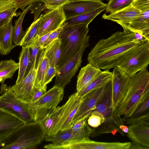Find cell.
Listing matches in <instances>:
<instances>
[{
    "instance_id": "obj_37",
    "label": "cell",
    "mask_w": 149,
    "mask_h": 149,
    "mask_svg": "<svg viewBox=\"0 0 149 149\" xmlns=\"http://www.w3.org/2000/svg\"><path fill=\"white\" fill-rule=\"evenodd\" d=\"M70 0H39L43 3L45 7L49 10L57 9L62 7Z\"/></svg>"
},
{
    "instance_id": "obj_6",
    "label": "cell",
    "mask_w": 149,
    "mask_h": 149,
    "mask_svg": "<svg viewBox=\"0 0 149 149\" xmlns=\"http://www.w3.org/2000/svg\"><path fill=\"white\" fill-rule=\"evenodd\" d=\"M64 88L54 85L37 100L29 102V108L35 121L39 122L62 100Z\"/></svg>"
},
{
    "instance_id": "obj_28",
    "label": "cell",
    "mask_w": 149,
    "mask_h": 149,
    "mask_svg": "<svg viewBox=\"0 0 149 149\" xmlns=\"http://www.w3.org/2000/svg\"><path fill=\"white\" fill-rule=\"evenodd\" d=\"M19 64L12 59L1 61L0 62V83L4 84L5 80L13 77L18 69Z\"/></svg>"
},
{
    "instance_id": "obj_21",
    "label": "cell",
    "mask_w": 149,
    "mask_h": 149,
    "mask_svg": "<svg viewBox=\"0 0 149 149\" xmlns=\"http://www.w3.org/2000/svg\"><path fill=\"white\" fill-rule=\"evenodd\" d=\"M141 12L140 10L131 4L124 8L109 15L104 14L102 17L103 19L111 20L119 24H127Z\"/></svg>"
},
{
    "instance_id": "obj_26",
    "label": "cell",
    "mask_w": 149,
    "mask_h": 149,
    "mask_svg": "<svg viewBox=\"0 0 149 149\" xmlns=\"http://www.w3.org/2000/svg\"><path fill=\"white\" fill-rule=\"evenodd\" d=\"M106 7H102L91 12L66 19L63 24L70 26L82 24H89L97 16L105 9Z\"/></svg>"
},
{
    "instance_id": "obj_49",
    "label": "cell",
    "mask_w": 149,
    "mask_h": 149,
    "mask_svg": "<svg viewBox=\"0 0 149 149\" xmlns=\"http://www.w3.org/2000/svg\"><path fill=\"white\" fill-rule=\"evenodd\" d=\"M120 128L124 133H127L128 131V126L124 124L121 125L120 126Z\"/></svg>"
},
{
    "instance_id": "obj_32",
    "label": "cell",
    "mask_w": 149,
    "mask_h": 149,
    "mask_svg": "<svg viewBox=\"0 0 149 149\" xmlns=\"http://www.w3.org/2000/svg\"><path fill=\"white\" fill-rule=\"evenodd\" d=\"M30 55V47H22V49L19 58V71L15 84L19 83L25 77L26 70L29 64Z\"/></svg>"
},
{
    "instance_id": "obj_40",
    "label": "cell",
    "mask_w": 149,
    "mask_h": 149,
    "mask_svg": "<svg viewBox=\"0 0 149 149\" xmlns=\"http://www.w3.org/2000/svg\"><path fill=\"white\" fill-rule=\"evenodd\" d=\"M62 25L59 28L52 32L48 36L46 40L42 46L40 48L42 49H45L54 40L58 38V36L63 28Z\"/></svg>"
},
{
    "instance_id": "obj_36",
    "label": "cell",
    "mask_w": 149,
    "mask_h": 149,
    "mask_svg": "<svg viewBox=\"0 0 149 149\" xmlns=\"http://www.w3.org/2000/svg\"><path fill=\"white\" fill-rule=\"evenodd\" d=\"M122 119L124 125H131L141 123H149L148 111L137 117L127 119Z\"/></svg>"
},
{
    "instance_id": "obj_27",
    "label": "cell",
    "mask_w": 149,
    "mask_h": 149,
    "mask_svg": "<svg viewBox=\"0 0 149 149\" xmlns=\"http://www.w3.org/2000/svg\"><path fill=\"white\" fill-rule=\"evenodd\" d=\"M31 50L29 64L26 70L25 77L33 69L36 70L43 58V52L44 49H41L36 41L33 42L30 47Z\"/></svg>"
},
{
    "instance_id": "obj_42",
    "label": "cell",
    "mask_w": 149,
    "mask_h": 149,
    "mask_svg": "<svg viewBox=\"0 0 149 149\" xmlns=\"http://www.w3.org/2000/svg\"><path fill=\"white\" fill-rule=\"evenodd\" d=\"M131 4L141 12L149 9V0H134Z\"/></svg>"
},
{
    "instance_id": "obj_30",
    "label": "cell",
    "mask_w": 149,
    "mask_h": 149,
    "mask_svg": "<svg viewBox=\"0 0 149 149\" xmlns=\"http://www.w3.org/2000/svg\"><path fill=\"white\" fill-rule=\"evenodd\" d=\"M43 14L36 19L34 20L25 32L20 42L18 45L22 47H30L36 36Z\"/></svg>"
},
{
    "instance_id": "obj_8",
    "label": "cell",
    "mask_w": 149,
    "mask_h": 149,
    "mask_svg": "<svg viewBox=\"0 0 149 149\" xmlns=\"http://www.w3.org/2000/svg\"><path fill=\"white\" fill-rule=\"evenodd\" d=\"M149 63V41L141 44L118 66L130 77L147 69Z\"/></svg>"
},
{
    "instance_id": "obj_45",
    "label": "cell",
    "mask_w": 149,
    "mask_h": 149,
    "mask_svg": "<svg viewBox=\"0 0 149 149\" xmlns=\"http://www.w3.org/2000/svg\"><path fill=\"white\" fill-rule=\"evenodd\" d=\"M16 6L14 2L9 0H0V12Z\"/></svg>"
},
{
    "instance_id": "obj_15",
    "label": "cell",
    "mask_w": 149,
    "mask_h": 149,
    "mask_svg": "<svg viewBox=\"0 0 149 149\" xmlns=\"http://www.w3.org/2000/svg\"><path fill=\"white\" fill-rule=\"evenodd\" d=\"M95 128H91L87 123L84 127L78 132H73L70 129L59 132L56 134L45 137L46 141L56 143L76 140L88 139Z\"/></svg>"
},
{
    "instance_id": "obj_9",
    "label": "cell",
    "mask_w": 149,
    "mask_h": 149,
    "mask_svg": "<svg viewBox=\"0 0 149 149\" xmlns=\"http://www.w3.org/2000/svg\"><path fill=\"white\" fill-rule=\"evenodd\" d=\"M90 36H87L77 53L58 70L54 85L63 88L69 84L81 66V58L86 48L89 46Z\"/></svg>"
},
{
    "instance_id": "obj_2",
    "label": "cell",
    "mask_w": 149,
    "mask_h": 149,
    "mask_svg": "<svg viewBox=\"0 0 149 149\" xmlns=\"http://www.w3.org/2000/svg\"><path fill=\"white\" fill-rule=\"evenodd\" d=\"M149 97V72L141 70L130 77L128 89L116 109L122 119L130 118L138 107Z\"/></svg>"
},
{
    "instance_id": "obj_23",
    "label": "cell",
    "mask_w": 149,
    "mask_h": 149,
    "mask_svg": "<svg viewBox=\"0 0 149 149\" xmlns=\"http://www.w3.org/2000/svg\"><path fill=\"white\" fill-rule=\"evenodd\" d=\"M112 83L111 80L107 83L98 99L96 108L93 111L102 113L105 118L109 116L112 112Z\"/></svg>"
},
{
    "instance_id": "obj_25",
    "label": "cell",
    "mask_w": 149,
    "mask_h": 149,
    "mask_svg": "<svg viewBox=\"0 0 149 149\" xmlns=\"http://www.w3.org/2000/svg\"><path fill=\"white\" fill-rule=\"evenodd\" d=\"M61 53V41L58 38L44 49L43 57L47 58L50 65L57 68Z\"/></svg>"
},
{
    "instance_id": "obj_11",
    "label": "cell",
    "mask_w": 149,
    "mask_h": 149,
    "mask_svg": "<svg viewBox=\"0 0 149 149\" xmlns=\"http://www.w3.org/2000/svg\"><path fill=\"white\" fill-rule=\"evenodd\" d=\"M112 83V109H116L125 95L129 87L130 77L118 67L113 68Z\"/></svg>"
},
{
    "instance_id": "obj_38",
    "label": "cell",
    "mask_w": 149,
    "mask_h": 149,
    "mask_svg": "<svg viewBox=\"0 0 149 149\" xmlns=\"http://www.w3.org/2000/svg\"><path fill=\"white\" fill-rule=\"evenodd\" d=\"M18 8L14 6L0 12V25L11 17L16 15V12Z\"/></svg>"
},
{
    "instance_id": "obj_41",
    "label": "cell",
    "mask_w": 149,
    "mask_h": 149,
    "mask_svg": "<svg viewBox=\"0 0 149 149\" xmlns=\"http://www.w3.org/2000/svg\"><path fill=\"white\" fill-rule=\"evenodd\" d=\"M58 70L57 68L50 65L47 70L44 81V85H47L51 82L53 78L56 75Z\"/></svg>"
},
{
    "instance_id": "obj_20",
    "label": "cell",
    "mask_w": 149,
    "mask_h": 149,
    "mask_svg": "<svg viewBox=\"0 0 149 149\" xmlns=\"http://www.w3.org/2000/svg\"><path fill=\"white\" fill-rule=\"evenodd\" d=\"M24 123L16 117L0 110V142Z\"/></svg>"
},
{
    "instance_id": "obj_3",
    "label": "cell",
    "mask_w": 149,
    "mask_h": 149,
    "mask_svg": "<svg viewBox=\"0 0 149 149\" xmlns=\"http://www.w3.org/2000/svg\"><path fill=\"white\" fill-rule=\"evenodd\" d=\"M46 136L45 130L40 122L24 123L0 142V149H35Z\"/></svg>"
},
{
    "instance_id": "obj_50",
    "label": "cell",
    "mask_w": 149,
    "mask_h": 149,
    "mask_svg": "<svg viewBox=\"0 0 149 149\" xmlns=\"http://www.w3.org/2000/svg\"><path fill=\"white\" fill-rule=\"evenodd\" d=\"M98 0V1H101V0Z\"/></svg>"
},
{
    "instance_id": "obj_18",
    "label": "cell",
    "mask_w": 149,
    "mask_h": 149,
    "mask_svg": "<svg viewBox=\"0 0 149 149\" xmlns=\"http://www.w3.org/2000/svg\"><path fill=\"white\" fill-rule=\"evenodd\" d=\"M119 24L123 30L137 32L149 38V9L141 11L128 24Z\"/></svg>"
},
{
    "instance_id": "obj_10",
    "label": "cell",
    "mask_w": 149,
    "mask_h": 149,
    "mask_svg": "<svg viewBox=\"0 0 149 149\" xmlns=\"http://www.w3.org/2000/svg\"><path fill=\"white\" fill-rule=\"evenodd\" d=\"M66 19L62 7L56 9L49 10L43 14L33 42L45 34L54 31L59 28Z\"/></svg>"
},
{
    "instance_id": "obj_43",
    "label": "cell",
    "mask_w": 149,
    "mask_h": 149,
    "mask_svg": "<svg viewBox=\"0 0 149 149\" xmlns=\"http://www.w3.org/2000/svg\"><path fill=\"white\" fill-rule=\"evenodd\" d=\"M13 1L18 8L24 10L26 7L39 1V0H9Z\"/></svg>"
},
{
    "instance_id": "obj_12",
    "label": "cell",
    "mask_w": 149,
    "mask_h": 149,
    "mask_svg": "<svg viewBox=\"0 0 149 149\" xmlns=\"http://www.w3.org/2000/svg\"><path fill=\"white\" fill-rule=\"evenodd\" d=\"M107 4L101 1L70 0L63 6L66 19L93 11Z\"/></svg>"
},
{
    "instance_id": "obj_44",
    "label": "cell",
    "mask_w": 149,
    "mask_h": 149,
    "mask_svg": "<svg viewBox=\"0 0 149 149\" xmlns=\"http://www.w3.org/2000/svg\"><path fill=\"white\" fill-rule=\"evenodd\" d=\"M87 118L83 119L74 124L70 128L73 132H78L81 130L87 123Z\"/></svg>"
},
{
    "instance_id": "obj_13",
    "label": "cell",
    "mask_w": 149,
    "mask_h": 149,
    "mask_svg": "<svg viewBox=\"0 0 149 149\" xmlns=\"http://www.w3.org/2000/svg\"><path fill=\"white\" fill-rule=\"evenodd\" d=\"M106 84L88 93L83 97L72 121V125L84 118H88L96 108L97 101Z\"/></svg>"
},
{
    "instance_id": "obj_35",
    "label": "cell",
    "mask_w": 149,
    "mask_h": 149,
    "mask_svg": "<svg viewBox=\"0 0 149 149\" xmlns=\"http://www.w3.org/2000/svg\"><path fill=\"white\" fill-rule=\"evenodd\" d=\"M105 120V117L100 112L97 111H93L90 116L87 119V122L90 126L94 128L99 127Z\"/></svg>"
},
{
    "instance_id": "obj_48",
    "label": "cell",
    "mask_w": 149,
    "mask_h": 149,
    "mask_svg": "<svg viewBox=\"0 0 149 149\" xmlns=\"http://www.w3.org/2000/svg\"><path fill=\"white\" fill-rule=\"evenodd\" d=\"M46 91L42 89L38 90L34 94L31 102L35 101L39 99L45 93Z\"/></svg>"
},
{
    "instance_id": "obj_19",
    "label": "cell",
    "mask_w": 149,
    "mask_h": 149,
    "mask_svg": "<svg viewBox=\"0 0 149 149\" xmlns=\"http://www.w3.org/2000/svg\"><path fill=\"white\" fill-rule=\"evenodd\" d=\"M127 136L132 141L149 148V123L129 125Z\"/></svg>"
},
{
    "instance_id": "obj_16",
    "label": "cell",
    "mask_w": 149,
    "mask_h": 149,
    "mask_svg": "<svg viewBox=\"0 0 149 149\" xmlns=\"http://www.w3.org/2000/svg\"><path fill=\"white\" fill-rule=\"evenodd\" d=\"M123 124L121 117L115 110L112 111L109 116L105 118L104 122L95 128L90 137L93 138L107 134L115 135L117 132L124 135V133L120 128V126Z\"/></svg>"
},
{
    "instance_id": "obj_24",
    "label": "cell",
    "mask_w": 149,
    "mask_h": 149,
    "mask_svg": "<svg viewBox=\"0 0 149 149\" xmlns=\"http://www.w3.org/2000/svg\"><path fill=\"white\" fill-rule=\"evenodd\" d=\"M112 72L109 70H104L94 80L85 88L78 92H76L77 96L83 97L86 95L93 91L100 88L111 80Z\"/></svg>"
},
{
    "instance_id": "obj_7",
    "label": "cell",
    "mask_w": 149,
    "mask_h": 149,
    "mask_svg": "<svg viewBox=\"0 0 149 149\" xmlns=\"http://www.w3.org/2000/svg\"><path fill=\"white\" fill-rule=\"evenodd\" d=\"M83 97H78L77 93H75L69 96L64 104L59 106L56 121L49 136L70 128L73 118Z\"/></svg>"
},
{
    "instance_id": "obj_5",
    "label": "cell",
    "mask_w": 149,
    "mask_h": 149,
    "mask_svg": "<svg viewBox=\"0 0 149 149\" xmlns=\"http://www.w3.org/2000/svg\"><path fill=\"white\" fill-rule=\"evenodd\" d=\"M0 110L12 115L25 123L35 122L29 108V102L17 96L11 86L1 84L0 91Z\"/></svg>"
},
{
    "instance_id": "obj_39",
    "label": "cell",
    "mask_w": 149,
    "mask_h": 149,
    "mask_svg": "<svg viewBox=\"0 0 149 149\" xmlns=\"http://www.w3.org/2000/svg\"><path fill=\"white\" fill-rule=\"evenodd\" d=\"M149 97L136 109L130 118H134L144 114L145 112L149 109Z\"/></svg>"
},
{
    "instance_id": "obj_46",
    "label": "cell",
    "mask_w": 149,
    "mask_h": 149,
    "mask_svg": "<svg viewBox=\"0 0 149 149\" xmlns=\"http://www.w3.org/2000/svg\"><path fill=\"white\" fill-rule=\"evenodd\" d=\"M52 31H50L45 34V35L40 37L38 39L35 41H36L37 42L38 44L40 46V48H41V47L42 46V45L45 43L49 35Z\"/></svg>"
},
{
    "instance_id": "obj_1",
    "label": "cell",
    "mask_w": 149,
    "mask_h": 149,
    "mask_svg": "<svg viewBox=\"0 0 149 149\" xmlns=\"http://www.w3.org/2000/svg\"><path fill=\"white\" fill-rule=\"evenodd\" d=\"M142 43L133 32L117 31L99 41L89 53L88 61L100 69L109 70L118 66Z\"/></svg>"
},
{
    "instance_id": "obj_22",
    "label": "cell",
    "mask_w": 149,
    "mask_h": 149,
    "mask_svg": "<svg viewBox=\"0 0 149 149\" xmlns=\"http://www.w3.org/2000/svg\"><path fill=\"white\" fill-rule=\"evenodd\" d=\"M102 72L99 68L89 63L82 68L77 77V92L86 86L96 78Z\"/></svg>"
},
{
    "instance_id": "obj_29",
    "label": "cell",
    "mask_w": 149,
    "mask_h": 149,
    "mask_svg": "<svg viewBox=\"0 0 149 149\" xmlns=\"http://www.w3.org/2000/svg\"><path fill=\"white\" fill-rule=\"evenodd\" d=\"M49 66L48 59L46 57H43L36 70L34 86L36 89L46 91L47 88L44 85V81L47 70Z\"/></svg>"
},
{
    "instance_id": "obj_17",
    "label": "cell",
    "mask_w": 149,
    "mask_h": 149,
    "mask_svg": "<svg viewBox=\"0 0 149 149\" xmlns=\"http://www.w3.org/2000/svg\"><path fill=\"white\" fill-rule=\"evenodd\" d=\"M13 17H11L0 25V54L2 55L8 54L17 46L13 42Z\"/></svg>"
},
{
    "instance_id": "obj_34",
    "label": "cell",
    "mask_w": 149,
    "mask_h": 149,
    "mask_svg": "<svg viewBox=\"0 0 149 149\" xmlns=\"http://www.w3.org/2000/svg\"><path fill=\"white\" fill-rule=\"evenodd\" d=\"M134 0H110L107 4L105 12L111 14L124 8L132 3Z\"/></svg>"
},
{
    "instance_id": "obj_14",
    "label": "cell",
    "mask_w": 149,
    "mask_h": 149,
    "mask_svg": "<svg viewBox=\"0 0 149 149\" xmlns=\"http://www.w3.org/2000/svg\"><path fill=\"white\" fill-rule=\"evenodd\" d=\"M36 73V70L33 69L19 83L11 86L14 93L24 101L31 102L34 94L39 90L34 86Z\"/></svg>"
},
{
    "instance_id": "obj_31",
    "label": "cell",
    "mask_w": 149,
    "mask_h": 149,
    "mask_svg": "<svg viewBox=\"0 0 149 149\" xmlns=\"http://www.w3.org/2000/svg\"><path fill=\"white\" fill-rule=\"evenodd\" d=\"M36 3L29 5L20 14L19 16L15 22L13 32V42L16 45L19 43L22 40L25 33L22 28V25L24 18L28 11Z\"/></svg>"
},
{
    "instance_id": "obj_47",
    "label": "cell",
    "mask_w": 149,
    "mask_h": 149,
    "mask_svg": "<svg viewBox=\"0 0 149 149\" xmlns=\"http://www.w3.org/2000/svg\"><path fill=\"white\" fill-rule=\"evenodd\" d=\"M129 149H149L143 145L133 141L131 142L130 145Z\"/></svg>"
},
{
    "instance_id": "obj_4",
    "label": "cell",
    "mask_w": 149,
    "mask_h": 149,
    "mask_svg": "<svg viewBox=\"0 0 149 149\" xmlns=\"http://www.w3.org/2000/svg\"><path fill=\"white\" fill-rule=\"evenodd\" d=\"M89 24H82L63 26L58 36L61 53L57 69H59L78 52L89 31Z\"/></svg>"
},
{
    "instance_id": "obj_33",
    "label": "cell",
    "mask_w": 149,
    "mask_h": 149,
    "mask_svg": "<svg viewBox=\"0 0 149 149\" xmlns=\"http://www.w3.org/2000/svg\"><path fill=\"white\" fill-rule=\"evenodd\" d=\"M59 106L51 109L39 122L42 125L46 132V136H49L56 121Z\"/></svg>"
}]
</instances>
